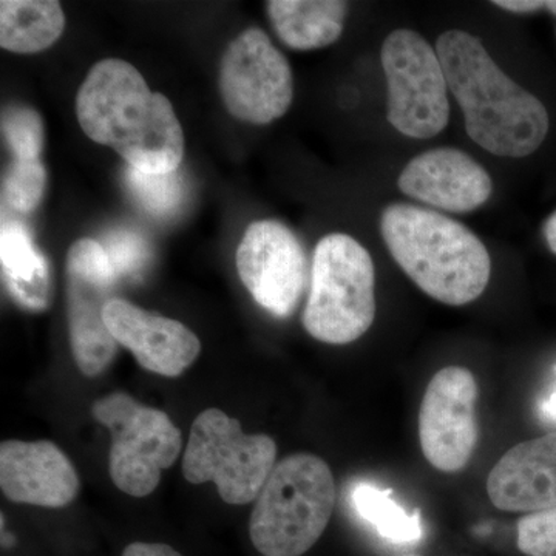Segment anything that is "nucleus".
<instances>
[{"instance_id": "30", "label": "nucleus", "mask_w": 556, "mask_h": 556, "mask_svg": "<svg viewBox=\"0 0 556 556\" xmlns=\"http://www.w3.org/2000/svg\"><path fill=\"white\" fill-rule=\"evenodd\" d=\"M399 556H424V555H415V554H413V555H399Z\"/></svg>"}, {"instance_id": "8", "label": "nucleus", "mask_w": 556, "mask_h": 556, "mask_svg": "<svg viewBox=\"0 0 556 556\" xmlns=\"http://www.w3.org/2000/svg\"><path fill=\"white\" fill-rule=\"evenodd\" d=\"M388 123L408 138L430 139L447 127L448 84L437 53L419 33L401 28L383 40Z\"/></svg>"}, {"instance_id": "19", "label": "nucleus", "mask_w": 556, "mask_h": 556, "mask_svg": "<svg viewBox=\"0 0 556 556\" xmlns=\"http://www.w3.org/2000/svg\"><path fill=\"white\" fill-rule=\"evenodd\" d=\"M65 28V14L54 0H2L0 47L20 54L50 49Z\"/></svg>"}, {"instance_id": "21", "label": "nucleus", "mask_w": 556, "mask_h": 556, "mask_svg": "<svg viewBox=\"0 0 556 556\" xmlns=\"http://www.w3.org/2000/svg\"><path fill=\"white\" fill-rule=\"evenodd\" d=\"M126 181L139 206L155 217L175 214L185 197V185L178 170L169 174H148L129 167Z\"/></svg>"}, {"instance_id": "22", "label": "nucleus", "mask_w": 556, "mask_h": 556, "mask_svg": "<svg viewBox=\"0 0 556 556\" xmlns=\"http://www.w3.org/2000/svg\"><path fill=\"white\" fill-rule=\"evenodd\" d=\"M2 135L11 160H38L43 150V123L27 105L3 109Z\"/></svg>"}, {"instance_id": "11", "label": "nucleus", "mask_w": 556, "mask_h": 556, "mask_svg": "<svg viewBox=\"0 0 556 556\" xmlns=\"http://www.w3.org/2000/svg\"><path fill=\"white\" fill-rule=\"evenodd\" d=\"M241 283L278 318L298 309L308 285V260L295 233L277 219L252 223L237 249Z\"/></svg>"}, {"instance_id": "28", "label": "nucleus", "mask_w": 556, "mask_h": 556, "mask_svg": "<svg viewBox=\"0 0 556 556\" xmlns=\"http://www.w3.org/2000/svg\"><path fill=\"white\" fill-rule=\"evenodd\" d=\"M544 237H546L551 251L556 254V211L547 218V222L544 223Z\"/></svg>"}, {"instance_id": "3", "label": "nucleus", "mask_w": 556, "mask_h": 556, "mask_svg": "<svg viewBox=\"0 0 556 556\" xmlns=\"http://www.w3.org/2000/svg\"><path fill=\"white\" fill-rule=\"evenodd\" d=\"M380 233L394 262L431 299L464 306L485 291L492 258L484 243L456 219L393 203L380 215Z\"/></svg>"}, {"instance_id": "20", "label": "nucleus", "mask_w": 556, "mask_h": 556, "mask_svg": "<svg viewBox=\"0 0 556 556\" xmlns=\"http://www.w3.org/2000/svg\"><path fill=\"white\" fill-rule=\"evenodd\" d=\"M354 510L369 522L383 540L394 544H415L422 538L420 511L408 514L393 500V490L358 482L351 492Z\"/></svg>"}, {"instance_id": "24", "label": "nucleus", "mask_w": 556, "mask_h": 556, "mask_svg": "<svg viewBox=\"0 0 556 556\" xmlns=\"http://www.w3.org/2000/svg\"><path fill=\"white\" fill-rule=\"evenodd\" d=\"M102 244V243H101ZM108 252L110 263L119 278L139 277L148 268L150 248L148 241L130 229L110 232L102 244Z\"/></svg>"}, {"instance_id": "29", "label": "nucleus", "mask_w": 556, "mask_h": 556, "mask_svg": "<svg viewBox=\"0 0 556 556\" xmlns=\"http://www.w3.org/2000/svg\"><path fill=\"white\" fill-rule=\"evenodd\" d=\"M543 413L548 417V419L556 420V388L554 393H552L547 401L544 402Z\"/></svg>"}, {"instance_id": "5", "label": "nucleus", "mask_w": 556, "mask_h": 556, "mask_svg": "<svg viewBox=\"0 0 556 556\" xmlns=\"http://www.w3.org/2000/svg\"><path fill=\"white\" fill-rule=\"evenodd\" d=\"M376 318V270L367 249L346 233H329L314 249L302 324L329 345L356 342Z\"/></svg>"}, {"instance_id": "17", "label": "nucleus", "mask_w": 556, "mask_h": 556, "mask_svg": "<svg viewBox=\"0 0 556 556\" xmlns=\"http://www.w3.org/2000/svg\"><path fill=\"white\" fill-rule=\"evenodd\" d=\"M0 260L11 298L28 311H46L51 302L49 260L33 243L31 233L16 219H2Z\"/></svg>"}, {"instance_id": "16", "label": "nucleus", "mask_w": 556, "mask_h": 556, "mask_svg": "<svg viewBox=\"0 0 556 556\" xmlns=\"http://www.w3.org/2000/svg\"><path fill=\"white\" fill-rule=\"evenodd\" d=\"M486 493L504 511L529 515L556 507V433L508 450L490 471Z\"/></svg>"}, {"instance_id": "15", "label": "nucleus", "mask_w": 556, "mask_h": 556, "mask_svg": "<svg viewBox=\"0 0 556 556\" xmlns=\"http://www.w3.org/2000/svg\"><path fill=\"white\" fill-rule=\"evenodd\" d=\"M0 486L17 504L67 507L79 493L72 460L49 441H3L0 445Z\"/></svg>"}, {"instance_id": "9", "label": "nucleus", "mask_w": 556, "mask_h": 556, "mask_svg": "<svg viewBox=\"0 0 556 556\" xmlns=\"http://www.w3.org/2000/svg\"><path fill=\"white\" fill-rule=\"evenodd\" d=\"M219 93L233 118L265 126L291 108V65L262 28L240 33L219 62Z\"/></svg>"}, {"instance_id": "27", "label": "nucleus", "mask_w": 556, "mask_h": 556, "mask_svg": "<svg viewBox=\"0 0 556 556\" xmlns=\"http://www.w3.org/2000/svg\"><path fill=\"white\" fill-rule=\"evenodd\" d=\"M123 556H182L174 547L161 543H131Z\"/></svg>"}, {"instance_id": "6", "label": "nucleus", "mask_w": 556, "mask_h": 556, "mask_svg": "<svg viewBox=\"0 0 556 556\" xmlns=\"http://www.w3.org/2000/svg\"><path fill=\"white\" fill-rule=\"evenodd\" d=\"M277 444L266 434H247L239 419L218 408L200 413L190 428L182 475L190 484L214 482L232 506L257 500L277 466Z\"/></svg>"}, {"instance_id": "14", "label": "nucleus", "mask_w": 556, "mask_h": 556, "mask_svg": "<svg viewBox=\"0 0 556 556\" xmlns=\"http://www.w3.org/2000/svg\"><path fill=\"white\" fill-rule=\"evenodd\" d=\"M397 186L409 199L453 214L481 207L493 190L484 167L453 148L428 150L415 156L402 170Z\"/></svg>"}, {"instance_id": "10", "label": "nucleus", "mask_w": 556, "mask_h": 556, "mask_svg": "<svg viewBox=\"0 0 556 556\" xmlns=\"http://www.w3.org/2000/svg\"><path fill=\"white\" fill-rule=\"evenodd\" d=\"M67 318L70 346L87 378L104 372L116 356L118 343L110 334L104 309L113 300L118 274L100 241L80 239L68 249Z\"/></svg>"}, {"instance_id": "26", "label": "nucleus", "mask_w": 556, "mask_h": 556, "mask_svg": "<svg viewBox=\"0 0 556 556\" xmlns=\"http://www.w3.org/2000/svg\"><path fill=\"white\" fill-rule=\"evenodd\" d=\"M500 9L511 11V13H535L546 10L556 16V0H500L496 2Z\"/></svg>"}, {"instance_id": "25", "label": "nucleus", "mask_w": 556, "mask_h": 556, "mask_svg": "<svg viewBox=\"0 0 556 556\" xmlns=\"http://www.w3.org/2000/svg\"><path fill=\"white\" fill-rule=\"evenodd\" d=\"M518 548L527 556H556V507L518 521Z\"/></svg>"}, {"instance_id": "12", "label": "nucleus", "mask_w": 556, "mask_h": 556, "mask_svg": "<svg viewBox=\"0 0 556 556\" xmlns=\"http://www.w3.org/2000/svg\"><path fill=\"white\" fill-rule=\"evenodd\" d=\"M479 388L470 369H439L419 409V439L428 463L445 473L467 466L478 445Z\"/></svg>"}, {"instance_id": "1", "label": "nucleus", "mask_w": 556, "mask_h": 556, "mask_svg": "<svg viewBox=\"0 0 556 556\" xmlns=\"http://www.w3.org/2000/svg\"><path fill=\"white\" fill-rule=\"evenodd\" d=\"M76 115L91 141L115 150L129 167L148 174L178 170L185 134L177 113L129 62L108 58L94 64L80 84Z\"/></svg>"}, {"instance_id": "18", "label": "nucleus", "mask_w": 556, "mask_h": 556, "mask_svg": "<svg viewBox=\"0 0 556 556\" xmlns=\"http://www.w3.org/2000/svg\"><path fill=\"white\" fill-rule=\"evenodd\" d=\"M266 11L278 39L292 50L331 46L342 36L348 3L340 0H269Z\"/></svg>"}, {"instance_id": "13", "label": "nucleus", "mask_w": 556, "mask_h": 556, "mask_svg": "<svg viewBox=\"0 0 556 556\" xmlns=\"http://www.w3.org/2000/svg\"><path fill=\"white\" fill-rule=\"evenodd\" d=\"M104 321L115 342L127 348L142 368L164 378H178L200 356L201 342L192 329L129 300H110Z\"/></svg>"}, {"instance_id": "23", "label": "nucleus", "mask_w": 556, "mask_h": 556, "mask_svg": "<svg viewBox=\"0 0 556 556\" xmlns=\"http://www.w3.org/2000/svg\"><path fill=\"white\" fill-rule=\"evenodd\" d=\"M47 185V170L42 161L11 160L3 177V200L14 211L30 214L43 199Z\"/></svg>"}, {"instance_id": "4", "label": "nucleus", "mask_w": 556, "mask_h": 556, "mask_svg": "<svg viewBox=\"0 0 556 556\" xmlns=\"http://www.w3.org/2000/svg\"><path fill=\"white\" fill-rule=\"evenodd\" d=\"M334 504V477L321 457H285L255 500L252 544L265 556H302L324 535Z\"/></svg>"}, {"instance_id": "2", "label": "nucleus", "mask_w": 556, "mask_h": 556, "mask_svg": "<svg viewBox=\"0 0 556 556\" xmlns=\"http://www.w3.org/2000/svg\"><path fill=\"white\" fill-rule=\"evenodd\" d=\"M437 53L448 89L464 113L468 137L486 152L525 159L548 134L547 109L508 78L481 40L468 31L448 30L437 40Z\"/></svg>"}, {"instance_id": "7", "label": "nucleus", "mask_w": 556, "mask_h": 556, "mask_svg": "<svg viewBox=\"0 0 556 556\" xmlns=\"http://www.w3.org/2000/svg\"><path fill=\"white\" fill-rule=\"evenodd\" d=\"M91 415L112 434L109 473L113 484L134 497L150 495L163 470L174 466L181 453V433L170 417L121 391L98 399Z\"/></svg>"}]
</instances>
